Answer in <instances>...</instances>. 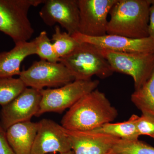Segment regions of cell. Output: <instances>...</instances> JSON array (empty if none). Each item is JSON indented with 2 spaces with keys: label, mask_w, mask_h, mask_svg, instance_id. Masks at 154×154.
<instances>
[{
  "label": "cell",
  "mask_w": 154,
  "mask_h": 154,
  "mask_svg": "<svg viewBox=\"0 0 154 154\" xmlns=\"http://www.w3.org/2000/svg\"><path fill=\"white\" fill-rule=\"evenodd\" d=\"M118 114L105 94L96 89L69 108L61 125L71 131H91L114 121Z\"/></svg>",
  "instance_id": "6da1fadb"
},
{
  "label": "cell",
  "mask_w": 154,
  "mask_h": 154,
  "mask_svg": "<svg viewBox=\"0 0 154 154\" xmlns=\"http://www.w3.org/2000/svg\"><path fill=\"white\" fill-rule=\"evenodd\" d=\"M63 129L70 140L75 154H107L120 139L92 131H76Z\"/></svg>",
  "instance_id": "4fadbf2b"
},
{
  "label": "cell",
  "mask_w": 154,
  "mask_h": 154,
  "mask_svg": "<svg viewBox=\"0 0 154 154\" xmlns=\"http://www.w3.org/2000/svg\"><path fill=\"white\" fill-rule=\"evenodd\" d=\"M19 78L27 88L38 91L45 88H59L75 80L62 63L42 60L35 61L27 69L21 71Z\"/></svg>",
  "instance_id": "52a82bcc"
},
{
  "label": "cell",
  "mask_w": 154,
  "mask_h": 154,
  "mask_svg": "<svg viewBox=\"0 0 154 154\" xmlns=\"http://www.w3.org/2000/svg\"><path fill=\"white\" fill-rule=\"evenodd\" d=\"M41 99L40 91L25 88L13 101L2 107L1 127L6 131L13 125L30 121L38 112Z\"/></svg>",
  "instance_id": "9c48e42d"
},
{
  "label": "cell",
  "mask_w": 154,
  "mask_h": 154,
  "mask_svg": "<svg viewBox=\"0 0 154 154\" xmlns=\"http://www.w3.org/2000/svg\"><path fill=\"white\" fill-rule=\"evenodd\" d=\"M39 16L48 26L58 23L72 36L79 32V9L78 0H45Z\"/></svg>",
  "instance_id": "30bf717a"
},
{
  "label": "cell",
  "mask_w": 154,
  "mask_h": 154,
  "mask_svg": "<svg viewBox=\"0 0 154 154\" xmlns=\"http://www.w3.org/2000/svg\"><path fill=\"white\" fill-rule=\"evenodd\" d=\"M110 152L119 154H154V147L137 140L119 139Z\"/></svg>",
  "instance_id": "ffe728a7"
},
{
  "label": "cell",
  "mask_w": 154,
  "mask_h": 154,
  "mask_svg": "<svg viewBox=\"0 0 154 154\" xmlns=\"http://www.w3.org/2000/svg\"><path fill=\"white\" fill-rule=\"evenodd\" d=\"M117 0H78L79 9V32L91 37L107 34V16Z\"/></svg>",
  "instance_id": "ba28073f"
},
{
  "label": "cell",
  "mask_w": 154,
  "mask_h": 154,
  "mask_svg": "<svg viewBox=\"0 0 154 154\" xmlns=\"http://www.w3.org/2000/svg\"><path fill=\"white\" fill-rule=\"evenodd\" d=\"M59 62L68 69L75 80L91 79L94 75L105 79L114 72L98 48L86 42L80 43L70 53L61 58Z\"/></svg>",
  "instance_id": "3957f363"
},
{
  "label": "cell",
  "mask_w": 154,
  "mask_h": 154,
  "mask_svg": "<svg viewBox=\"0 0 154 154\" xmlns=\"http://www.w3.org/2000/svg\"><path fill=\"white\" fill-rule=\"evenodd\" d=\"M148 33L149 37L154 41V0H153L149 9Z\"/></svg>",
  "instance_id": "cb8c5ba5"
},
{
  "label": "cell",
  "mask_w": 154,
  "mask_h": 154,
  "mask_svg": "<svg viewBox=\"0 0 154 154\" xmlns=\"http://www.w3.org/2000/svg\"><path fill=\"white\" fill-rule=\"evenodd\" d=\"M0 154H16L6 137L5 131L0 126Z\"/></svg>",
  "instance_id": "603a6c76"
},
{
  "label": "cell",
  "mask_w": 154,
  "mask_h": 154,
  "mask_svg": "<svg viewBox=\"0 0 154 154\" xmlns=\"http://www.w3.org/2000/svg\"><path fill=\"white\" fill-rule=\"evenodd\" d=\"M80 42H86L98 48L116 52L125 53H154V41L148 37L134 39L116 35L100 37H91L79 33L72 36Z\"/></svg>",
  "instance_id": "7c38bea8"
},
{
  "label": "cell",
  "mask_w": 154,
  "mask_h": 154,
  "mask_svg": "<svg viewBox=\"0 0 154 154\" xmlns=\"http://www.w3.org/2000/svg\"><path fill=\"white\" fill-rule=\"evenodd\" d=\"M44 1L0 0V31L11 37L15 44L28 42L34 33L28 11Z\"/></svg>",
  "instance_id": "277c9868"
},
{
  "label": "cell",
  "mask_w": 154,
  "mask_h": 154,
  "mask_svg": "<svg viewBox=\"0 0 154 154\" xmlns=\"http://www.w3.org/2000/svg\"><path fill=\"white\" fill-rule=\"evenodd\" d=\"M26 88L19 78L0 77V105L8 104Z\"/></svg>",
  "instance_id": "ac0fdd59"
},
{
  "label": "cell",
  "mask_w": 154,
  "mask_h": 154,
  "mask_svg": "<svg viewBox=\"0 0 154 154\" xmlns=\"http://www.w3.org/2000/svg\"><path fill=\"white\" fill-rule=\"evenodd\" d=\"M36 54V45L33 40L17 43L9 51L0 52V77L19 75L23 60L29 56Z\"/></svg>",
  "instance_id": "9a60e30c"
},
{
  "label": "cell",
  "mask_w": 154,
  "mask_h": 154,
  "mask_svg": "<svg viewBox=\"0 0 154 154\" xmlns=\"http://www.w3.org/2000/svg\"><path fill=\"white\" fill-rule=\"evenodd\" d=\"M138 116L133 114L127 121L118 123H106L92 131L110 135L123 140H137L140 136L137 127Z\"/></svg>",
  "instance_id": "2e32d148"
},
{
  "label": "cell",
  "mask_w": 154,
  "mask_h": 154,
  "mask_svg": "<svg viewBox=\"0 0 154 154\" xmlns=\"http://www.w3.org/2000/svg\"><path fill=\"white\" fill-rule=\"evenodd\" d=\"M38 123L31 154H61L72 150L70 140L61 125L47 119Z\"/></svg>",
  "instance_id": "8fae6325"
},
{
  "label": "cell",
  "mask_w": 154,
  "mask_h": 154,
  "mask_svg": "<svg viewBox=\"0 0 154 154\" xmlns=\"http://www.w3.org/2000/svg\"><path fill=\"white\" fill-rule=\"evenodd\" d=\"M33 40L36 44V54L40 60L50 62H59L60 59L56 54L51 39L48 37L46 31H41L39 35Z\"/></svg>",
  "instance_id": "44dd1931"
},
{
  "label": "cell",
  "mask_w": 154,
  "mask_h": 154,
  "mask_svg": "<svg viewBox=\"0 0 154 154\" xmlns=\"http://www.w3.org/2000/svg\"><path fill=\"white\" fill-rule=\"evenodd\" d=\"M59 154H75L74 152L73 151L71 150L70 151L66 152L63 153H61Z\"/></svg>",
  "instance_id": "d4e9b609"
},
{
  "label": "cell",
  "mask_w": 154,
  "mask_h": 154,
  "mask_svg": "<svg viewBox=\"0 0 154 154\" xmlns=\"http://www.w3.org/2000/svg\"><path fill=\"white\" fill-rule=\"evenodd\" d=\"M51 40L54 51L60 59L70 53L80 43L67 32H62L58 25L55 26Z\"/></svg>",
  "instance_id": "d6986e66"
},
{
  "label": "cell",
  "mask_w": 154,
  "mask_h": 154,
  "mask_svg": "<svg viewBox=\"0 0 154 154\" xmlns=\"http://www.w3.org/2000/svg\"><path fill=\"white\" fill-rule=\"evenodd\" d=\"M131 99L142 113L154 118V69L149 79L140 89L134 91Z\"/></svg>",
  "instance_id": "e0dca14e"
},
{
  "label": "cell",
  "mask_w": 154,
  "mask_h": 154,
  "mask_svg": "<svg viewBox=\"0 0 154 154\" xmlns=\"http://www.w3.org/2000/svg\"><path fill=\"white\" fill-rule=\"evenodd\" d=\"M153 0H117L109 14L107 34L140 39L149 37V9Z\"/></svg>",
  "instance_id": "7a4b0ae2"
},
{
  "label": "cell",
  "mask_w": 154,
  "mask_h": 154,
  "mask_svg": "<svg viewBox=\"0 0 154 154\" xmlns=\"http://www.w3.org/2000/svg\"><path fill=\"white\" fill-rule=\"evenodd\" d=\"M107 154H119L114 153L110 152V153H108Z\"/></svg>",
  "instance_id": "484cf974"
},
{
  "label": "cell",
  "mask_w": 154,
  "mask_h": 154,
  "mask_svg": "<svg viewBox=\"0 0 154 154\" xmlns=\"http://www.w3.org/2000/svg\"><path fill=\"white\" fill-rule=\"evenodd\" d=\"M38 122L31 121L13 125L5 131L6 138L16 154H31Z\"/></svg>",
  "instance_id": "5bb4252c"
},
{
  "label": "cell",
  "mask_w": 154,
  "mask_h": 154,
  "mask_svg": "<svg viewBox=\"0 0 154 154\" xmlns=\"http://www.w3.org/2000/svg\"><path fill=\"white\" fill-rule=\"evenodd\" d=\"M137 127L140 136H148L154 139V118L152 116L142 113L138 117Z\"/></svg>",
  "instance_id": "7402d4cb"
},
{
  "label": "cell",
  "mask_w": 154,
  "mask_h": 154,
  "mask_svg": "<svg viewBox=\"0 0 154 154\" xmlns=\"http://www.w3.org/2000/svg\"><path fill=\"white\" fill-rule=\"evenodd\" d=\"M98 80H75L59 88L40 90L42 99L36 116L48 112L62 113L83 96L96 90Z\"/></svg>",
  "instance_id": "5b68a950"
},
{
  "label": "cell",
  "mask_w": 154,
  "mask_h": 154,
  "mask_svg": "<svg viewBox=\"0 0 154 154\" xmlns=\"http://www.w3.org/2000/svg\"><path fill=\"white\" fill-rule=\"evenodd\" d=\"M97 48L110 64L113 72L132 77L135 91L145 84L153 71L154 53L116 52Z\"/></svg>",
  "instance_id": "8992f818"
}]
</instances>
